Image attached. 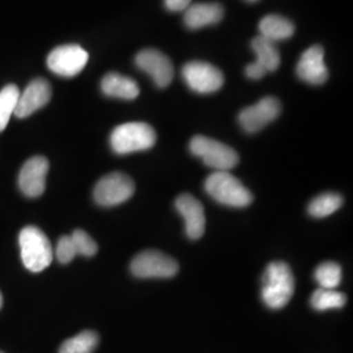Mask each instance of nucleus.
<instances>
[{
  "label": "nucleus",
  "mask_w": 353,
  "mask_h": 353,
  "mask_svg": "<svg viewBox=\"0 0 353 353\" xmlns=\"http://www.w3.org/2000/svg\"><path fill=\"white\" fill-rule=\"evenodd\" d=\"M294 293V276L284 262H271L262 279V300L267 307L278 310L290 303Z\"/></svg>",
  "instance_id": "1"
},
{
  "label": "nucleus",
  "mask_w": 353,
  "mask_h": 353,
  "mask_svg": "<svg viewBox=\"0 0 353 353\" xmlns=\"http://www.w3.org/2000/svg\"><path fill=\"white\" fill-rule=\"evenodd\" d=\"M207 194L220 204L243 208L252 202V194L237 176L229 172H214L204 182Z\"/></svg>",
  "instance_id": "2"
},
{
  "label": "nucleus",
  "mask_w": 353,
  "mask_h": 353,
  "mask_svg": "<svg viewBox=\"0 0 353 353\" xmlns=\"http://www.w3.org/2000/svg\"><path fill=\"white\" fill-rule=\"evenodd\" d=\"M21 259L26 270L41 272L52 262V248L46 234L37 227H26L19 236Z\"/></svg>",
  "instance_id": "3"
},
{
  "label": "nucleus",
  "mask_w": 353,
  "mask_h": 353,
  "mask_svg": "<svg viewBox=\"0 0 353 353\" xmlns=\"http://www.w3.org/2000/svg\"><path fill=\"white\" fill-rule=\"evenodd\" d=\"M156 132L148 123L130 122L115 127L110 135V145L117 154L147 151L156 143Z\"/></svg>",
  "instance_id": "4"
},
{
  "label": "nucleus",
  "mask_w": 353,
  "mask_h": 353,
  "mask_svg": "<svg viewBox=\"0 0 353 353\" xmlns=\"http://www.w3.org/2000/svg\"><path fill=\"white\" fill-rule=\"evenodd\" d=\"M190 151L208 168L214 169V172H229L240 161L239 153L233 148L203 135H196L191 139Z\"/></svg>",
  "instance_id": "5"
},
{
  "label": "nucleus",
  "mask_w": 353,
  "mask_h": 353,
  "mask_svg": "<svg viewBox=\"0 0 353 353\" xmlns=\"http://www.w3.org/2000/svg\"><path fill=\"white\" fill-rule=\"evenodd\" d=\"M130 270L139 279H169L176 276L179 265L163 252L145 250L132 259Z\"/></svg>",
  "instance_id": "6"
},
{
  "label": "nucleus",
  "mask_w": 353,
  "mask_h": 353,
  "mask_svg": "<svg viewBox=\"0 0 353 353\" xmlns=\"http://www.w3.org/2000/svg\"><path fill=\"white\" fill-rule=\"evenodd\" d=\"M135 192L134 181L125 173L102 176L93 190V198L101 207H114L127 202Z\"/></svg>",
  "instance_id": "7"
},
{
  "label": "nucleus",
  "mask_w": 353,
  "mask_h": 353,
  "mask_svg": "<svg viewBox=\"0 0 353 353\" xmlns=\"http://www.w3.org/2000/svg\"><path fill=\"white\" fill-rule=\"evenodd\" d=\"M182 77L191 90L201 94L214 93L224 85L223 72L212 64L201 61L185 64Z\"/></svg>",
  "instance_id": "8"
},
{
  "label": "nucleus",
  "mask_w": 353,
  "mask_h": 353,
  "mask_svg": "<svg viewBox=\"0 0 353 353\" xmlns=\"http://www.w3.org/2000/svg\"><path fill=\"white\" fill-rule=\"evenodd\" d=\"M89 55L79 45L55 48L48 57V67L57 75L72 77L80 74L88 63Z\"/></svg>",
  "instance_id": "9"
},
{
  "label": "nucleus",
  "mask_w": 353,
  "mask_h": 353,
  "mask_svg": "<svg viewBox=\"0 0 353 353\" xmlns=\"http://www.w3.org/2000/svg\"><path fill=\"white\" fill-rule=\"evenodd\" d=\"M281 112V105L275 97H265L261 101L243 109L239 115V122L243 131L255 134L275 121Z\"/></svg>",
  "instance_id": "10"
},
{
  "label": "nucleus",
  "mask_w": 353,
  "mask_h": 353,
  "mask_svg": "<svg viewBox=\"0 0 353 353\" xmlns=\"http://www.w3.org/2000/svg\"><path fill=\"white\" fill-rule=\"evenodd\" d=\"M135 63L141 71L151 76L159 88L168 87L174 77L173 63L161 51L154 49L139 51Z\"/></svg>",
  "instance_id": "11"
},
{
  "label": "nucleus",
  "mask_w": 353,
  "mask_h": 353,
  "mask_svg": "<svg viewBox=\"0 0 353 353\" xmlns=\"http://www.w3.org/2000/svg\"><path fill=\"white\" fill-rule=\"evenodd\" d=\"M49 161L43 156H34L23 165L19 174V188L28 198H38L46 189Z\"/></svg>",
  "instance_id": "12"
},
{
  "label": "nucleus",
  "mask_w": 353,
  "mask_h": 353,
  "mask_svg": "<svg viewBox=\"0 0 353 353\" xmlns=\"http://www.w3.org/2000/svg\"><path fill=\"white\" fill-rule=\"evenodd\" d=\"M297 76L307 84L321 85L328 79V70L325 64V50L314 45L305 50L296 67Z\"/></svg>",
  "instance_id": "13"
},
{
  "label": "nucleus",
  "mask_w": 353,
  "mask_h": 353,
  "mask_svg": "<svg viewBox=\"0 0 353 353\" xmlns=\"http://www.w3.org/2000/svg\"><path fill=\"white\" fill-rule=\"evenodd\" d=\"M50 83L45 79H34L29 83L26 90L20 93L19 101L14 109V115L17 118H26L36 113L41 108L48 105L51 100Z\"/></svg>",
  "instance_id": "14"
},
{
  "label": "nucleus",
  "mask_w": 353,
  "mask_h": 353,
  "mask_svg": "<svg viewBox=\"0 0 353 353\" xmlns=\"http://www.w3.org/2000/svg\"><path fill=\"white\" fill-rule=\"evenodd\" d=\"M176 210L185 220V232L190 240H199L205 230V216L202 203L190 194H182L176 199Z\"/></svg>",
  "instance_id": "15"
},
{
  "label": "nucleus",
  "mask_w": 353,
  "mask_h": 353,
  "mask_svg": "<svg viewBox=\"0 0 353 353\" xmlns=\"http://www.w3.org/2000/svg\"><path fill=\"white\" fill-rule=\"evenodd\" d=\"M183 12L185 26L192 30L217 24L224 17V8L219 3L191 4Z\"/></svg>",
  "instance_id": "16"
},
{
  "label": "nucleus",
  "mask_w": 353,
  "mask_h": 353,
  "mask_svg": "<svg viewBox=\"0 0 353 353\" xmlns=\"http://www.w3.org/2000/svg\"><path fill=\"white\" fill-rule=\"evenodd\" d=\"M101 90L103 94L121 100H135L140 93L139 85L135 80L117 72H109L103 76Z\"/></svg>",
  "instance_id": "17"
},
{
  "label": "nucleus",
  "mask_w": 353,
  "mask_h": 353,
  "mask_svg": "<svg viewBox=\"0 0 353 353\" xmlns=\"http://www.w3.org/2000/svg\"><path fill=\"white\" fill-rule=\"evenodd\" d=\"M259 32L262 37L276 43L278 41H284L293 36L294 24L287 17L279 14H268L261 20Z\"/></svg>",
  "instance_id": "18"
},
{
  "label": "nucleus",
  "mask_w": 353,
  "mask_h": 353,
  "mask_svg": "<svg viewBox=\"0 0 353 353\" xmlns=\"http://www.w3.org/2000/svg\"><path fill=\"white\" fill-rule=\"evenodd\" d=\"M252 49L256 55L255 63L259 64L265 70V74L278 70L280 65V52L275 42L258 36L252 41Z\"/></svg>",
  "instance_id": "19"
},
{
  "label": "nucleus",
  "mask_w": 353,
  "mask_h": 353,
  "mask_svg": "<svg viewBox=\"0 0 353 353\" xmlns=\"http://www.w3.org/2000/svg\"><path fill=\"white\" fill-rule=\"evenodd\" d=\"M99 341V334L87 330L64 341L59 348V353H93Z\"/></svg>",
  "instance_id": "20"
},
{
  "label": "nucleus",
  "mask_w": 353,
  "mask_h": 353,
  "mask_svg": "<svg viewBox=\"0 0 353 353\" xmlns=\"http://www.w3.org/2000/svg\"><path fill=\"white\" fill-rule=\"evenodd\" d=\"M343 204V198L336 192H325L314 198L309 207L307 212L312 217L316 219H323L330 214L336 212Z\"/></svg>",
  "instance_id": "21"
},
{
  "label": "nucleus",
  "mask_w": 353,
  "mask_h": 353,
  "mask_svg": "<svg viewBox=\"0 0 353 353\" xmlns=\"http://www.w3.org/2000/svg\"><path fill=\"white\" fill-rule=\"evenodd\" d=\"M347 303V297L344 293L336 290H325L318 288L313 292L310 305L318 312H326L331 309H341Z\"/></svg>",
  "instance_id": "22"
},
{
  "label": "nucleus",
  "mask_w": 353,
  "mask_h": 353,
  "mask_svg": "<svg viewBox=\"0 0 353 353\" xmlns=\"http://www.w3.org/2000/svg\"><path fill=\"white\" fill-rule=\"evenodd\" d=\"M19 96L20 90L14 84L6 85L0 90V132L4 131L11 119V115L14 114Z\"/></svg>",
  "instance_id": "23"
},
{
  "label": "nucleus",
  "mask_w": 353,
  "mask_h": 353,
  "mask_svg": "<svg viewBox=\"0 0 353 353\" xmlns=\"http://www.w3.org/2000/svg\"><path fill=\"white\" fill-rule=\"evenodd\" d=\"M314 279L319 284V288L336 290L341 285V265L335 262H323L322 265L316 267Z\"/></svg>",
  "instance_id": "24"
},
{
  "label": "nucleus",
  "mask_w": 353,
  "mask_h": 353,
  "mask_svg": "<svg viewBox=\"0 0 353 353\" xmlns=\"http://www.w3.org/2000/svg\"><path fill=\"white\" fill-rule=\"evenodd\" d=\"M71 239L74 241L76 252L83 256H93L99 250L96 241L93 240L87 232L81 229L74 230V233L71 234Z\"/></svg>",
  "instance_id": "25"
},
{
  "label": "nucleus",
  "mask_w": 353,
  "mask_h": 353,
  "mask_svg": "<svg viewBox=\"0 0 353 353\" xmlns=\"http://www.w3.org/2000/svg\"><path fill=\"white\" fill-rule=\"evenodd\" d=\"M55 255H57V259L59 261V263H62V265L70 263L75 258L77 252H76L75 245H74V241L71 239V236H63L59 239Z\"/></svg>",
  "instance_id": "26"
},
{
  "label": "nucleus",
  "mask_w": 353,
  "mask_h": 353,
  "mask_svg": "<svg viewBox=\"0 0 353 353\" xmlns=\"http://www.w3.org/2000/svg\"><path fill=\"white\" fill-rule=\"evenodd\" d=\"M191 6V0H165V7L172 12L185 11Z\"/></svg>",
  "instance_id": "27"
},
{
  "label": "nucleus",
  "mask_w": 353,
  "mask_h": 353,
  "mask_svg": "<svg viewBox=\"0 0 353 353\" xmlns=\"http://www.w3.org/2000/svg\"><path fill=\"white\" fill-rule=\"evenodd\" d=\"M245 72H246V76H248L249 79H252V80H259V79H262V77L265 75V70H263L259 64L255 63V62L249 64V65L246 67Z\"/></svg>",
  "instance_id": "28"
},
{
  "label": "nucleus",
  "mask_w": 353,
  "mask_h": 353,
  "mask_svg": "<svg viewBox=\"0 0 353 353\" xmlns=\"http://www.w3.org/2000/svg\"><path fill=\"white\" fill-rule=\"evenodd\" d=\"M3 306V296H1V292H0V309Z\"/></svg>",
  "instance_id": "29"
},
{
  "label": "nucleus",
  "mask_w": 353,
  "mask_h": 353,
  "mask_svg": "<svg viewBox=\"0 0 353 353\" xmlns=\"http://www.w3.org/2000/svg\"><path fill=\"white\" fill-rule=\"evenodd\" d=\"M246 1H250V3H254V1H258V0H246Z\"/></svg>",
  "instance_id": "30"
},
{
  "label": "nucleus",
  "mask_w": 353,
  "mask_h": 353,
  "mask_svg": "<svg viewBox=\"0 0 353 353\" xmlns=\"http://www.w3.org/2000/svg\"><path fill=\"white\" fill-rule=\"evenodd\" d=\"M0 353H3V352H1V351H0Z\"/></svg>",
  "instance_id": "31"
}]
</instances>
